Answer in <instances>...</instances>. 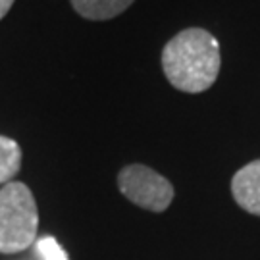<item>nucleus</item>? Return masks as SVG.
I'll return each mask as SVG.
<instances>
[{"mask_svg":"<svg viewBox=\"0 0 260 260\" xmlns=\"http://www.w3.org/2000/svg\"><path fill=\"white\" fill-rule=\"evenodd\" d=\"M232 195L245 212L260 216V158L235 172L232 179Z\"/></svg>","mask_w":260,"mask_h":260,"instance_id":"4","label":"nucleus"},{"mask_svg":"<svg viewBox=\"0 0 260 260\" xmlns=\"http://www.w3.org/2000/svg\"><path fill=\"white\" fill-rule=\"evenodd\" d=\"M14 2H16V0H0V19L8 14L10 8L14 6Z\"/></svg>","mask_w":260,"mask_h":260,"instance_id":"8","label":"nucleus"},{"mask_svg":"<svg viewBox=\"0 0 260 260\" xmlns=\"http://www.w3.org/2000/svg\"><path fill=\"white\" fill-rule=\"evenodd\" d=\"M37 252L43 260H68V254L54 237H43L37 241Z\"/></svg>","mask_w":260,"mask_h":260,"instance_id":"7","label":"nucleus"},{"mask_svg":"<svg viewBox=\"0 0 260 260\" xmlns=\"http://www.w3.org/2000/svg\"><path fill=\"white\" fill-rule=\"evenodd\" d=\"M118 187L129 203L149 212H164L170 208L176 191L170 179L145 164H129L118 174Z\"/></svg>","mask_w":260,"mask_h":260,"instance_id":"3","label":"nucleus"},{"mask_svg":"<svg viewBox=\"0 0 260 260\" xmlns=\"http://www.w3.org/2000/svg\"><path fill=\"white\" fill-rule=\"evenodd\" d=\"M74 10L85 19L106 21L123 14L135 0H70Z\"/></svg>","mask_w":260,"mask_h":260,"instance_id":"5","label":"nucleus"},{"mask_svg":"<svg viewBox=\"0 0 260 260\" xmlns=\"http://www.w3.org/2000/svg\"><path fill=\"white\" fill-rule=\"evenodd\" d=\"M21 168V149L14 139L0 135V183H10Z\"/></svg>","mask_w":260,"mask_h":260,"instance_id":"6","label":"nucleus"},{"mask_svg":"<svg viewBox=\"0 0 260 260\" xmlns=\"http://www.w3.org/2000/svg\"><path fill=\"white\" fill-rule=\"evenodd\" d=\"M160 64L172 87L199 94L208 91L220 75V43L206 29L187 27L166 43Z\"/></svg>","mask_w":260,"mask_h":260,"instance_id":"1","label":"nucleus"},{"mask_svg":"<svg viewBox=\"0 0 260 260\" xmlns=\"http://www.w3.org/2000/svg\"><path fill=\"white\" fill-rule=\"evenodd\" d=\"M39 210L25 183L10 181L0 189V252L25 251L37 239Z\"/></svg>","mask_w":260,"mask_h":260,"instance_id":"2","label":"nucleus"}]
</instances>
